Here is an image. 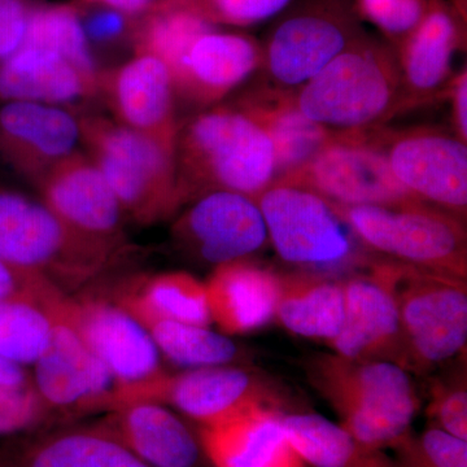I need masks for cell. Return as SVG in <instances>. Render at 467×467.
<instances>
[{
  "instance_id": "obj_1",
  "label": "cell",
  "mask_w": 467,
  "mask_h": 467,
  "mask_svg": "<svg viewBox=\"0 0 467 467\" xmlns=\"http://www.w3.org/2000/svg\"><path fill=\"white\" fill-rule=\"evenodd\" d=\"M175 168L181 205L213 192L256 201L276 178L272 140L235 103L212 107L180 125Z\"/></svg>"
},
{
  "instance_id": "obj_2",
  "label": "cell",
  "mask_w": 467,
  "mask_h": 467,
  "mask_svg": "<svg viewBox=\"0 0 467 467\" xmlns=\"http://www.w3.org/2000/svg\"><path fill=\"white\" fill-rule=\"evenodd\" d=\"M400 70L391 46L365 32L294 91L304 116L335 133H364L395 119Z\"/></svg>"
},
{
  "instance_id": "obj_3",
  "label": "cell",
  "mask_w": 467,
  "mask_h": 467,
  "mask_svg": "<svg viewBox=\"0 0 467 467\" xmlns=\"http://www.w3.org/2000/svg\"><path fill=\"white\" fill-rule=\"evenodd\" d=\"M308 376L337 411L340 426L359 441L384 450L410 432L420 401L400 365L327 353L310 359Z\"/></svg>"
},
{
  "instance_id": "obj_4",
  "label": "cell",
  "mask_w": 467,
  "mask_h": 467,
  "mask_svg": "<svg viewBox=\"0 0 467 467\" xmlns=\"http://www.w3.org/2000/svg\"><path fill=\"white\" fill-rule=\"evenodd\" d=\"M119 250L67 226L43 204L0 192V260L75 290L109 269Z\"/></svg>"
},
{
  "instance_id": "obj_5",
  "label": "cell",
  "mask_w": 467,
  "mask_h": 467,
  "mask_svg": "<svg viewBox=\"0 0 467 467\" xmlns=\"http://www.w3.org/2000/svg\"><path fill=\"white\" fill-rule=\"evenodd\" d=\"M81 142L125 217L150 225L181 207L175 152L103 116H78Z\"/></svg>"
},
{
  "instance_id": "obj_6",
  "label": "cell",
  "mask_w": 467,
  "mask_h": 467,
  "mask_svg": "<svg viewBox=\"0 0 467 467\" xmlns=\"http://www.w3.org/2000/svg\"><path fill=\"white\" fill-rule=\"evenodd\" d=\"M371 264L395 296L408 371H430L465 353L466 279L389 260Z\"/></svg>"
},
{
  "instance_id": "obj_7",
  "label": "cell",
  "mask_w": 467,
  "mask_h": 467,
  "mask_svg": "<svg viewBox=\"0 0 467 467\" xmlns=\"http://www.w3.org/2000/svg\"><path fill=\"white\" fill-rule=\"evenodd\" d=\"M333 207L353 235L386 260L466 279L462 218L423 202Z\"/></svg>"
},
{
  "instance_id": "obj_8",
  "label": "cell",
  "mask_w": 467,
  "mask_h": 467,
  "mask_svg": "<svg viewBox=\"0 0 467 467\" xmlns=\"http://www.w3.org/2000/svg\"><path fill=\"white\" fill-rule=\"evenodd\" d=\"M261 43L260 84L295 91L365 33L353 0H294Z\"/></svg>"
},
{
  "instance_id": "obj_9",
  "label": "cell",
  "mask_w": 467,
  "mask_h": 467,
  "mask_svg": "<svg viewBox=\"0 0 467 467\" xmlns=\"http://www.w3.org/2000/svg\"><path fill=\"white\" fill-rule=\"evenodd\" d=\"M267 238L285 263L317 272L349 263L356 252L333 204L296 184L275 181L256 198Z\"/></svg>"
},
{
  "instance_id": "obj_10",
  "label": "cell",
  "mask_w": 467,
  "mask_h": 467,
  "mask_svg": "<svg viewBox=\"0 0 467 467\" xmlns=\"http://www.w3.org/2000/svg\"><path fill=\"white\" fill-rule=\"evenodd\" d=\"M373 133H337L304 167L275 181L343 207L420 202L396 180Z\"/></svg>"
},
{
  "instance_id": "obj_11",
  "label": "cell",
  "mask_w": 467,
  "mask_h": 467,
  "mask_svg": "<svg viewBox=\"0 0 467 467\" xmlns=\"http://www.w3.org/2000/svg\"><path fill=\"white\" fill-rule=\"evenodd\" d=\"M393 175L420 202L465 220L467 144L439 128L374 129Z\"/></svg>"
},
{
  "instance_id": "obj_12",
  "label": "cell",
  "mask_w": 467,
  "mask_h": 467,
  "mask_svg": "<svg viewBox=\"0 0 467 467\" xmlns=\"http://www.w3.org/2000/svg\"><path fill=\"white\" fill-rule=\"evenodd\" d=\"M61 306L50 344L34 364V391L51 414L121 407L124 387L86 344Z\"/></svg>"
},
{
  "instance_id": "obj_13",
  "label": "cell",
  "mask_w": 467,
  "mask_h": 467,
  "mask_svg": "<svg viewBox=\"0 0 467 467\" xmlns=\"http://www.w3.org/2000/svg\"><path fill=\"white\" fill-rule=\"evenodd\" d=\"M171 235L184 254L214 267L248 259L269 241L256 201L232 192L199 196L175 221Z\"/></svg>"
},
{
  "instance_id": "obj_14",
  "label": "cell",
  "mask_w": 467,
  "mask_h": 467,
  "mask_svg": "<svg viewBox=\"0 0 467 467\" xmlns=\"http://www.w3.org/2000/svg\"><path fill=\"white\" fill-rule=\"evenodd\" d=\"M67 317L92 352L124 387L122 405L164 377L160 350L146 327L128 310L107 301H67Z\"/></svg>"
},
{
  "instance_id": "obj_15",
  "label": "cell",
  "mask_w": 467,
  "mask_h": 467,
  "mask_svg": "<svg viewBox=\"0 0 467 467\" xmlns=\"http://www.w3.org/2000/svg\"><path fill=\"white\" fill-rule=\"evenodd\" d=\"M466 45V18L450 0H429L423 20L393 48L400 70L396 117L447 98L451 60Z\"/></svg>"
},
{
  "instance_id": "obj_16",
  "label": "cell",
  "mask_w": 467,
  "mask_h": 467,
  "mask_svg": "<svg viewBox=\"0 0 467 467\" xmlns=\"http://www.w3.org/2000/svg\"><path fill=\"white\" fill-rule=\"evenodd\" d=\"M119 124L174 150L180 122L168 67L150 55H135L128 63L100 73L99 88Z\"/></svg>"
},
{
  "instance_id": "obj_17",
  "label": "cell",
  "mask_w": 467,
  "mask_h": 467,
  "mask_svg": "<svg viewBox=\"0 0 467 467\" xmlns=\"http://www.w3.org/2000/svg\"><path fill=\"white\" fill-rule=\"evenodd\" d=\"M81 142L78 116L63 107L34 101H3L0 156L36 186Z\"/></svg>"
},
{
  "instance_id": "obj_18",
  "label": "cell",
  "mask_w": 467,
  "mask_h": 467,
  "mask_svg": "<svg viewBox=\"0 0 467 467\" xmlns=\"http://www.w3.org/2000/svg\"><path fill=\"white\" fill-rule=\"evenodd\" d=\"M138 400L167 402L205 426L256 405L275 408L276 393L254 371L225 365L193 368L175 377L165 374Z\"/></svg>"
},
{
  "instance_id": "obj_19",
  "label": "cell",
  "mask_w": 467,
  "mask_h": 467,
  "mask_svg": "<svg viewBox=\"0 0 467 467\" xmlns=\"http://www.w3.org/2000/svg\"><path fill=\"white\" fill-rule=\"evenodd\" d=\"M42 202L76 232L121 248L124 212L99 169L86 153L61 160L36 184Z\"/></svg>"
},
{
  "instance_id": "obj_20",
  "label": "cell",
  "mask_w": 467,
  "mask_h": 467,
  "mask_svg": "<svg viewBox=\"0 0 467 467\" xmlns=\"http://www.w3.org/2000/svg\"><path fill=\"white\" fill-rule=\"evenodd\" d=\"M263 61L261 43L247 34L202 33L171 70L175 97L208 109L239 88Z\"/></svg>"
},
{
  "instance_id": "obj_21",
  "label": "cell",
  "mask_w": 467,
  "mask_h": 467,
  "mask_svg": "<svg viewBox=\"0 0 467 467\" xmlns=\"http://www.w3.org/2000/svg\"><path fill=\"white\" fill-rule=\"evenodd\" d=\"M344 324L327 344L337 355L383 359L405 368L398 306L391 288L373 264L368 273L344 281Z\"/></svg>"
},
{
  "instance_id": "obj_22",
  "label": "cell",
  "mask_w": 467,
  "mask_h": 467,
  "mask_svg": "<svg viewBox=\"0 0 467 467\" xmlns=\"http://www.w3.org/2000/svg\"><path fill=\"white\" fill-rule=\"evenodd\" d=\"M0 467H150L103 422L8 438Z\"/></svg>"
},
{
  "instance_id": "obj_23",
  "label": "cell",
  "mask_w": 467,
  "mask_h": 467,
  "mask_svg": "<svg viewBox=\"0 0 467 467\" xmlns=\"http://www.w3.org/2000/svg\"><path fill=\"white\" fill-rule=\"evenodd\" d=\"M199 436L212 467H306L285 435L282 413L267 405L202 426Z\"/></svg>"
},
{
  "instance_id": "obj_24",
  "label": "cell",
  "mask_w": 467,
  "mask_h": 467,
  "mask_svg": "<svg viewBox=\"0 0 467 467\" xmlns=\"http://www.w3.org/2000/svg\"><path fill=\"white\" fill-rule=\"evenodd\" d=\"M103 423L150 467H202L207 461L201 436L161 402H128Z\"/></svg>"
},
{
  "instance_id": "obj_25",
  "label": "cell",
  "mask_w": 467,
  "mask_h": 467,
  "mask_svg": "<svg viewBox=\"0 0 467 467\" xmlns=\"http://www.w3.org/2000/svg\"><path fill=\"white\" fill-rule=\"evenodd\" d=\"M281 275L248 259L214 267L205 284L212 321L230 335L259 330L275 317Z\"/></svg>"
},
{
  "instance_id": "obj_26",
  "label": "cell",
  "mask_w": 467,
  "mask_h": 467,
  "mask_svg": "<svg viewBox=\"0 0 467 467\" xmlns=\"http://www.w3.org/2000/svg\"><path fill=\"white\" fill-rule=\"evenodd\" d=\"M235 104L245 110L272 140L276 178L304 167L337 134L304 116L295 104L294 91L257 84L245 91Z\"/></svg>"
},
{
  "instance_id": "obj_27",
  "label": "cell",
  "mask_w": 467,
  "mask_h": 467,
  "mask_svg": "<svg viewBox=\"0 0 467 467\" xmlns=\"http://www.w3.org/2000/svg\"><path fill=\"white\" fill-rule=\"evenodd\" d=\"M98 94L72 64L45 48L21 46L0 61V101L60 106Z\"/></svg>"
},
{
  "instance_id": "obj_28",
  "label": "cell",
  "mask_w": 467,
  "mask_h": 467,
  "mask_svg": "<svg viewBox=\"0 0 467 467\" xmlns=\"http://www.w3.org/2000/svg\"><path fill=\"white\" fill-rule=\"evenodd\" d=\"M281 276L275 316L291 333L309 339H333L344 324V281L321 272Z\"/></svg>"
},
{
  "instance_id": "obj_29",
  "label": "cell",
  "mask_w": 467,
  "mask_h": 467,
  "mask_svg": "<svg viewBox=\"0 0 467 467\" xmlns=\"http://www.w3.org/2000/svg\"><path fill=\"white\" fill-rule=\"evenodd\" d=\"M282 425L306 466L401 467L384 450L359 441L342 426L319 414H282Z\"/></svg>"
},
{
  "instance_id": "obj_30",
  "label": "cell",
  "mask_w": 467,
  "mask_h": 467,
  "mask_svg": "<svg viewBox=\"0 0 467 467\" xmlns=\"http://www.w3.org/2000/svg\"><path fill=\"white\" fill-rule=\"evenodd\" d=\"M119 306L143 326L171 321L208 327L212 321L205 284L184 272L162 273L137 282Z\"/></svg>"
},
{
  "instance_id": "obj_31",
  "label": "cell",
  "mask_w": 467,
  "mask_h": 467,
  "mask_svg": "<svg viewBox=\"0 0 467 467\" xmlns=\"http://www.w3.org/2000/svg\"><path fill=\"white\" fill-rule=\"evenodd\" d=\"M66 296H21L0 303V358L26 367L47 349Z\"/></svg>"
},
{
  "instance_id": "obj_32",
  "label": "cell",
  "mask_w": 467,
  "mask_h": 467,
  "mask_svg": "<svg viewBox=\"0 0 467 467\" xmlns=\"http://www.w3.org/2000/svg\"><path fill=\"white\" fill-rule=\"evenodd\" d=\"M23 46L45 48L66 58L95 88L100 73L95 66L78 9L70 5L32 8Z\"/></svg>"
},
{
  "instance_id": "obj_33",
  "label": "cell",
  "mask_w": 467,
  "mask_h": 467,
  "mask_svg": "<svg viewBox=\"0 0 467 467\" xmlns=\"http://www.w3.org/2000/svg\"><path fill=\"white\" fill-rule=\"evenodd\" d=\"M214 27L184 9L152 7L134 27L135 55L159 58L171 73L192 43Z\"/></svg>"
},
{
  "instance_id": "obj_34",
  "label": "cell",
  "mask_w": 467,
  "mask_h": 467,
  "mask_svg": "<svg viewBox=\"0 0 467 467\" xmlns=\"http://www.w3.org/2000/svg\"><path fill=\"white\" fill-rule=\"evenodd\" d=\"M144 327L160 352L175 364L196 368L225 367L241 358V350L233 340L205 326L155 321Z\"/></svg>"
},
{
  "instance_id": "obj_35",
  "label": "cell",
  "mask_w": 467,
  "mask_h": 467,
  "mask_svg": "<svg viewBox=\"0 0 467 467\" xmlns=\"http://www.w3.org/2000/svg\"><path fill=\"white\" fill-rule=\"evenodd\" d=\"M294 0H180L152 7L181 8L211 26H252L278 16Z\"/></svg>"
},
{
  "instance_id": "obj_36",
  "label": "cell",
  "mask_w": 467,
  "mask_h": 467,
  "mask_svg": "<svg viewBox=\"0 0 467 467\" xmlns=\"http://www.w3.org/2000/svg\"><path fill=\"white\" fill-rule=\"evenodd\" d=\"M393 450L401 467H467V441L438 427L418 436L409 432Z\"/></svg>"
},
{
  "instance_id": "obj_37",
  "label": "cell",
  "mask_w": 467,
  "mask_h": 467,
  "mask_svg": "<svg viewBox=\"0 0 467 467\" xmlns=\"http://www.w3.org/2000/svg\"><path fill=\"white\" fill-rule=\"evenodd\" d=\"M353 5L359 20L376 26L396 48L423 20L429 0H353Z\"/></svg>"
},
{
  "instance_id": "obj_38",
  "label": "cell",
  "mask_w": 467,
  "mask_h": 467,
  "mask_svg": "<svg viewBox=\"0 0 467 467\" xmlns=\"http://www.w3.org/2000/svg\"><path fill=\"white\" fill-rule=\"evenodd\" d=\"M427 414L435 427L467 441L465 373L432 383Z\"/></svg>"
},
{
  "instance_id": "obj_39",
  "label": "cell",
  "mask_w": 467,
  "mask_h": 467,
  "mask_svg": "<svg viewBox=\"0 0 467 467\" xmlns=\"http://www.w3.org/2000/svg\"><path fill=\"white\" fill-rule=\"evenodd\" d=\"M48 416L33 387L23 389H0V436L29 434L41 429Z\"/></svg>"
},
{
  "instance_id": "obj_40",
  "label": "cell",
  "mask_w": 467,
  "mask_h": 467,
  "mask_svg": "<svg viewBox=\"0 0 467 467\" xmlns=\"http://www.w3.org/2000/svg\"><path fill=\"white\" fill-rule=\"evenodd\" d=\"M21 296L54 299L66 295L43 276L24 272L0 260V303Z\"/></svg>"
},
{
  "instance_id": "obj_41",
  "label": "cell",
  "mask_w": 467,
  "mask_h": 467,
  "mask_svg": "<svg viewBox=\"0 0 467 467\" xmlns=\"http://www.w3.org/2000/svg\"><path fill=\"white\" fill-rule=\"evenodd\" d=\"M30 12L26 0H0V61L23 46Z\"/></svg>"
},
{
  "instance_id": "obj_42",
  "label": "cell",
  "mask_w": 467,
  "mask_h": 467,
  "mask_svg": "<svg viewBox=\"0 0 467 467\" xmlns=\"http://www.w3.org/2000/svg\"><path fill=\"white\" fill-rule=\"evenodd\" d=\"M448 99L451 103L454 135L461 142L467 144V69H463L451 77L448 88Z\"/></svg>"
},
{
  "instance_id": "obj_43",
  "label": "cell",
  "mask_w": 467,
  "mask_h": 467,
  "mask_svg": "<svg viewBox=\"0 0 467 467\" xmlns=\"http://www.w3.org/2000/svg\"><path fill=\"white\" fill-rule=\"evenodd\" d=\"M103 9L88 18V24L84 26L86 36H90L95 41H112L119 38L128 27L129 16L113 9Z\"/></svg>"
},
{
  "instance_id": "obj_44",
  "label": "cell",
  "mask_w": 467,
  "mask_h": 467,
  "mask_svg": "<svg viewBox=\"0 0 467 467\" xmlns=\"http://www.w3.org/2000/svg\"><path fill=\"white\" fill-rule=\"evenodd\" d=\"M79 2L82 5L113 9L126 16H134V15H144L149 12L156 0H79Z\"/></svg>"
},
{
  "instance_id": "obj_45",
  "label": "cell",
  "mask_w": 467,
  "mask_h": 467,
  "mask_svg": "<svg viewBox=\"0 0 467 467\" xmlns=\"http://www.w3.org/2000/svg\"><path fill=\"white\" fill-rule=\"evenodd\" d=\"M33 387L26 368L0 358V389H23Z\"/></svg>"
},
{
  "instance_id": "obj_46",
  "label": "cell",
  "mask_w": 467,
  "mask_h": 467,
  "mask_svg": "<svg viewBox=\"0 0 467 467\" xmlns=\"http://www.w3.org/2000/svg\"><path fill=\"white\" fill-rule=\"evenodd\" d=\"M180 0H156L155 5H171V3H177Z\"/></svg>"
}]
</instances>
